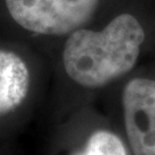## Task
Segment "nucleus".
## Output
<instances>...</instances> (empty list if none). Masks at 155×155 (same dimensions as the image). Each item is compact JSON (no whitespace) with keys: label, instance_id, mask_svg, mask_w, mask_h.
Instances as JSON below:
<instances>
[{"label":"nucleus","instance_id":"f257e3e1","mask_svg":"<svg viewBox=\"0 0 155 155\" xmlns=\"http://www.w3.org/2000/svg\"><path fill=\"white\" fill-rule=\"evenodd\" d=\"M154 48L155 0H110L48 56L46 101L52 124L95 104L105 91L152 58Z\"/></svg>","mask_w":155,"mask_h":155},{"label":"nucleus","instance_id":"f03ea898","mask_svg":"<svg viewBox=\"0 0 155 155\" xmlns=\"http://www.w3.org/2000/svg\"><path fill=\"white\" fill-rule=\"evenodd\" d=\"M110 0H0V37L30 45L47 59Z\"/></svg>","mask_w":155,"mask_h":155},{"label":"nucleus","instance_id":"7ed1b4c3","mask_svg":"<svg viewBox=\"0 0 155 155\" xmlns=\"http://www.w3.org/2000/svg\"><path fill=\"white\" fill-rule=\"evenodd\" d=\"M48 59L30 45L0 37V140L27 125L47 100Z\"/></svg>","mask_w":155,"mask_h":155},{"label":"nucleus","instance_id":"20e7f679","mask_svg":"<svg viewBox=\"0 0 155 155\" xmlns=\"http://www.w3.org/2000/svg\"><path fill=\"white\" fill-rule=\"evenodd\" d=\"M122 134L132 155H155V61L105 91L95 102Z\"/></svg>","mask_w":155,"mask_h":155},{"label":"nucleus","instance_id":"39448f33","mask_svg":"<svg viewBox=\"0 0 155 155\" xmlns=\"http://www.w3.org/2000/svg\"><path fill=\"white\" fill-rule=\"evenodd\" d=\"M48 155H132L117 127L97 104L53 124Z\"/></svg>","mask_w":155,"mask_h":155},{"label":"nucleus","instance_id":"423d86ee","mask_svg":"<svg viewBox=\"0 0 155 155\" xmlns=\"http://www.w3.org/2000/svg\"><path fill=\"white\" fill-rule=\"evenodd\" d=\"M0 155H9V152L7 148H0Z\"/></svg>","mask_w":155,"mask_h":155},{"label":"nucleus","instance_id":"0eeeda50","mask_svg":"<svg viewBox=\"0 0 155 155\" xmlns=\"http://www.w3.org/2000/svg\"><path fill=\"white\" fill-rule=\"evenodd\" d=\"M152 59L155 61V48H154V52H153V55H152Z\"/></svg>","mask_w":155,"mask_h":155}]
</instances>
